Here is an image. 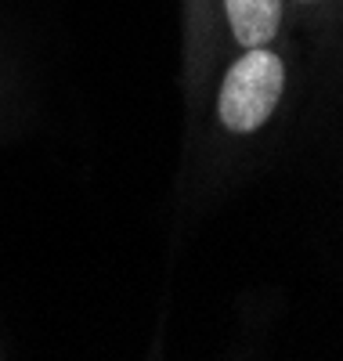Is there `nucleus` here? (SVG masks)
Segmentation results:
<instances>
[{
  "label": "nucleus",
  "mask_w": 343,
  "mask_h": 361,
  "mask_svg": "<svg viewBox=\"0 0 343 361\" xmlns=\"http://www.w3.org/2000/svg\"><path fill=\"white\" fill-rule=\"evenodd\" d=\"M224 11L242 47H267L282 25V0H224Z\"/></svg>",
  "instance_id": "nucleus-2"
},
{
  "label": "nucleus",
  "mask_w": 343,
  "mask_h": 361,
  "mask_svg": "<svg viewBox=\"0 0 343 361\" xmlns=\"http://www.w3.org/2000/svg\"><path fill=\"white\" fill-rule=\"evenodd\" d=\"M286 90V66L282 58L267 47H246L239 62L224 73L221 98H217V112L221 123L231 134H253L260 130L271 112L282 102Z\"/></svg>",
  "instance_id": "nucleus-1"
},
{
  "label": "nucleus",
  "mask_w": 343,
  "mask_h": 361,
  "mask_svg": "<svg viewBox=\"0 0 343 361\" xmlns=\"http://www.w3.org/2000/svg\"><path fill=\"white\" fill-rule=\"evenodd\" d=\"M300 4H315V0H300Z\"/></svg>",
  "instance_id": "nucleus-3"
}]
</instances>
